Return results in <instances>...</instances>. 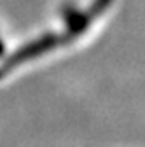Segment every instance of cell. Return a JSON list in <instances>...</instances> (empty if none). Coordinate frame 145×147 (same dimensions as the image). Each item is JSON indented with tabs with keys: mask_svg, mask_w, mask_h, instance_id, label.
Here are the masks:
<instances>
[{
	"mask_svg": "<svg viewBox=\"0 0 145 147\" xmlns=\"http://www.w3.org/2000/svg\"><path fill=\"white\" fill-rule=\"evenodd\" d=\"M112 5L114 0H91L86 5H70L61 11L60 20L54 25L44 28L17 47L9 49L5 58L0 61V82L17 70L82 40L95 30Z\"/></svg>",
	"mask_w": 145,
	"mask_h": 147,
	"instance_id": "6da1fadb",
	"label": "cell"
},
{
	"mask_svg": "<svg viewBox=\"0 0 145 147\" xmlns=\"http://www.w3.org/2000/svg\"><path fill=\"white\" fill-rule=\"evenodd\" d=\"M9 46H7V42H5V39H4V35H2V32H0V61H2L4 58H5V54L9 53Z\"/></svg>",
	"mask_w": 145,
	"mask_h": 147,
	"instance_id": "7a4b0ae2",
	"label": "cell"
}]
</instances>
